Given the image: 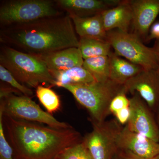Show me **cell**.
<instances>
[{
	"instance_id": "6da1fadb",
	"label": "cell",
	"mask_w": 159,
	"mask_h": 159,
	"mask_svg": "<svg viewBox=\"0 0 159 159\" xmlns=\"http://www.w3.org/2000/svg\"><path fill=\"white\" fill-rule=\"evenodd\" d=\"M0 39L6 45L36 56L78 48L79 43L68 15L5 27Z\"/></svg>"
},
{
	"instance_id": "7a4b0ae2",
	"label": "cell",
	"mask_w": 159,
	"mask_h": 159,
	"mask_svg": "<svg viewBox=\"0 0 159 159\" xmlns=\"http://www.w3.org/2000/svg\"><path fill=\"white\" fill-rule=\"evenodd\" d=\"M3 120L14 159H56L64 150L83 141L73 127L54 128L3 115Z\"/></svg>"
},
{
	"instance_id": "3957f363",
	"label": "cell",
	"mask_w": 159,
	"mask_h": 159,
	"mask_svg": "<svg viewBox=\"0 0 159 159\" xmlns=\"http://www.w3.org/2000/svg\"><path fill=\"white\" fill-rule=\"evenodd\" d=\"M0 65L27 87L54 86L55 80L42 60L7 45L1 48Z\"/></svg>"
},
{
	"instance_id": "277c9868",
	"label": "cell",
	"mask_w": 159,
	"mask_h": 159,
	"mask_svg": "<svg viewBox=\"0 0 159 159\" xmlns=\"http://www.w3.org/2000/svg\"><path fill=\"white\" fill-rule=\"evenodd\" d=\"M74 96L80 104L89 113L91 122H104L111 114L110 105L113 99L125 89L110 80L102 82L95 81L86 84H70L64 86Z\"/></svg>"
},
{
	"instance_id": "5b68a950",
	"label": "cell",
	"mask_w": 159,
	"mask_h": 159,
	"mask_svg": "<svg viewBox=\"0 0 159 159\" xmlns=\"http://www.w3.org/2000/svg\"><path fill=\"white\" fill-rule=\"evenodd\" d=\"M55 1L11 0L0 7V23L5 27L61 16Z\"/></svg>"
},
{
	"instance_id": "8992f818",
	"label": "cell",
	"mask_w": 159,
	"mask_h": 159,
	"mask_svg": "<svg viewBox=\"0 0 159 159\" xmlns=\"http://www.w3.org/2000/svg\"><path fill=\"white\" fill-rule=\"evenodd\" d=\"M107 40L114 53L144 70L157 69L156 54L153 48L144 45L134 33L114 30L107 32Z\"/></svg>"
},
{
	"instance_id": "52a82bcc",
	"label": "cell",
	"mask_w": 159,
	"mask_h": 159,
	"mask_svg": "<svg viewBox=\"0 0 159 159\" xmlns=\"http://www.w3.org/2000/svg\"><path fill=\"white\" fill-rule=\"evenodd\" d=\"M0 110L3 116L36 123H43L52 128L68 129L72 126L65 122H60L51 114L43 111L29 97L11 94L1 99Z\"/></svg>"
},
{
	"instance_id": "ba28073f",
	"label": "cell",
	"mask_w": 159,
	"mask_h": 159,
	"mask_svg": "<svg viewBox=\"0 0 159 159\" xmlns=\"http://www.w3.org/2000/svg\"><path fill=\"white\" fill-rule=\"evenodd\" d=\"M93 129L83 142L93 159H113L118 152L117 138L122 127L116 121L92 122Z\"/></svg>"
},
{
	"instance_id": "9c48e42d",
	"label": "cell",
	"mask_w": 159,
	"mask_h": 159,
	"mask_svg": "<svg viewBox=\"0 0 159 159\" xmlns=\"http://www.w3.org/2000/svg\"><path fill=\"white\" fill-rule=\"evenodd\" d=\"M129 99L130 116L125 126L129 130L159 143V127L151 110L140 96L135 93Z\"/></svg>"
},
{
	"instance_id": "30bf717a",
	"label": "cell",
	"mask_w": 159,
	"mask_h": 159,
	"mask_svg": "<svg viewBox=\"0 0 159 159\" xmlns=\"http://www.w3.org/2000/svg\"><path fill=\"white\" fill-rule=\"evenodd\" d=\"M126 92L137 93L150 109H159V70H144L124 84Z\"/></svg>"
},
{
	"instance_id": "8fae6325",
	"label": "cell",
	"mask_w": 159,
	"mask_h": 159,
	"mask_svg": "<svg viewBox=\"0 0 159 159\" xmlns=\"http://www.w3.org/2000/svg\"><path fill=\"white\" fill-rule=\"evenodd\" d=\"M118 151L130 152L142 158H150L159 154V143L129 130L126 126L121 129L117 138Z\"/></svg>"
},
{
	"instance_id": "7c38bea8",
	"label": "cell",
	"mask_w": 159,
	"mask_h": 159,
	"mask_svg": "<svg viewBox=\"0 0 159 159\" xmlns=\"http://www.w3.org/2000/svg\"><path fill=\"white\" fill-rule=\"evenodd\" d=\"M130 3L133 33L145 39L159 14V0H132Z\"/></svg>"
},
{
	"instance_id": "4fadbf2b",
	"label": "cell",
	"mask_w": 159,
	"mask_h": 159,
	"mask_svg": "<svg viewBox=\"0 0 159 159\" xmlns=\"http://www.w3.org/2000/svg\"><path fill=\"white\" fill-rule=\"evenodd\" d=\"M59 9L65 10L69 16L88 17L101 13L106 9L117 6V0H57Z\"/></svg>"
},
{
	"instance_id": "5bb4252c",
	"label": "cell",
	"mask_w": 159,
	"mask_h": 159,
	"mask_svg": "<svg viewBox=\"0 0 159 159\" xmlns=\"http://www.w3.org/2000/svg\"><path fill=\"white\" fill-rule=\"evenodd\" d=\"M101 14L107 32L114 30L128 32L132 21L130 1H120L117 6L104 10Z\"/></svg>"
},
{
	"instance_id": "9a60e30c",
	"label": "cell",
	"mask_w": 159,
	"mask_h": 159,
	"mask_svg": "<svg viewBox=\"0 0 159 159\" xmlns=\"http://www.w3.org/2000/svg\"><path fill=\"white\" fill-rule=\"evenodd\" d=\"M50 71H63L75 67L83 66L84 59L78 48L60 50L42 56H37Z\"/></svg>"
},
{
	"instance_id": "2e32d148",
	"label": "cell",
	"mask_w": 159,
	"mask_h": 159,
	"mask_svg": "<svg viewBox=\"0 0 159 159\" xmlns=\"http://www.w3.org/2000/svg\"><path fill=\"white\" fill-rule=\"evenodd\" d=\"M69 16L72 20L76 33L80 38L107 40V32L104 29L101 13L88 17Z\"/></svg>"
},
{
	"instance_id": "e0dca14e",
	"label": "cell",
	"mask_w": 159,
	"mask_h": 159,
	"mask_svg": "<svg viewBox=\"0 0 159 159\" xmlns=\"http://www.w3.org/2000/svg\"><path fill=\"white\" fill-rule=\"evenodd\" d=\"M110 58L109 79L120 85H124L129 80L143 70L140 66L123 59L112 52Z\"/></svg>"
},
{
	"instance_id": "ac0fdd59",
	"label": "cell",
	"mask_w": 159,
	"mask_h": 159,
	"mask_svg": "<svg viewBox=\"0 0 159 159\" xmlns=\"http://www.w3.org/2000/svg\"><path fill=\"white\" fill-rule=\"evenodd\" d=\"M50 71L55 80L54 86L58 87L96 81L92 74L83 66L75 67L66 70Z\"/></svg>"
},
{
	"instance_id": "d6986e66",
	"label": "cell",
	"mask_w": 159,
	"mask_h": 159,
	"mask_svg": "<svg viewBox=\"0 0 159 159\" xmlns=\"http://www.w3.org/2000/svg\"><path fill=\"white\" fill-rule=\"evenodd\" d=\"M78 48L84 60L91 57L109 56L112 52L110 43L105 40L81 38Z\"/></svg>"
},
{
	"instance_id": "ffe728a7",
	"label": "cell",
	"mask_w": 159,
	"mask_h": 159,
	"mask_svg": "<svg viewBox=\"0 0 159 159\" xmlns=\"http://www.w3.org/2000/svg\"><path fill=\"white\" fill-rule=\"evenodd\" d=\"M83 67L92 74L96 81L102 82L109 80V56L87 58L84 60Z\"/></svg>"
},
{
	"instance_id": "44dd1931",
	"label": "cell",
	"mask_w": 159,
	"mask_h": 159,
	"mask_svg": "<svg viewBox=\"0 0 159 159\" xmlns=\"http://www.w3.org/2000/svg\"><path fill=\"white\" fill-rule=\"evenodd\" d=\"M36 96L48 113L58 111L61 108L59 96L50 87L39 85L36 89Z\"/></svg>"
},
{
	"instance_id": "7402d4cb",
	"label": "cell",
	"mask_w": 159,
	"mask_h": 159,
	"mask_svg": "<svg viewBox=\"0 0 159 159\" xmlns=\"http://www.w3.org/2000/svg\"><path fill=\"white\" fill-rule=\"evenodd\" d=\"M0 79L7 83L16 90L24 96L31 97L33 96V92L31 89L23 85L16 80L7 69L0 65Z\"/></svg>"
},
{
	"instance_id": "603a6c76",
	"label": "cell",
	"mask_w": 159,
	"mask_h": 159,
	"mask_svg": "<svg viewBox=\"0 0 159 159\" xmlns=\"http://www.w3.org/2000/svg\"><path fill=\"white\" fill-rule=\"evenodd\" d=\"M56 159H93L83 141L69 147Z\"/></svg>"
},
{
	"instance_id": "cb8c5ba5",
	"label": "cell",
	"mask_w": 159,
	"mask_h": 159,
	"mask_svg": "<svg viewBox=\"0 0 159 159\" xmlns=\"http://www.w3.org/2000/svg\"><path fill=\"white\" fill-rule=\"evenodd\" d=\"M0 158L14 159L13 149L6 138L3 120L2 111L0 110Z\"/></svg>"
},
{
	"instance_id": "d4e9b609",
	"label": "cell",
	"mask_w": 159,
	"mask_h": 159,
	"mask_svg": "<svg viewBox=\"0 0 159 159\" xmlns=\"http://www.w3.org/2000/svg\"><path fill=\"white\" fill-rule=\"evenodd\" d=\"M127 93L125 89L119 93L113 99L110 105L111 114L114 115L122 109L129 107L130 100L126 96Z\"/></svg>"
},
{
	"instance_id": "484cf974",
	"label": "cell",
	"mask_w": 159,
	"mask_h": 159,
	"mask_svg": "<svg viewBox=\"0 0 159 159\" xmlns=\"http://www.w3.org/2000/svg\"><path fill=\"white\" fill-rule=\"evenodd\" d=\"M116 119L120 125H126L130 116V107H126L121 110L114 114Z\"/></svg>"
},
{
	"instance_id": "4316f807",
	"label": "cell",
	"mask_w": 159,
	"mask_h": 159,
	"mask_svg": "<svg viewBox=\"0 0 159 159\" xmlns=\"http://www.w3.org/2000/svg\"><path fill=\"white\" fill-rule=\"evenodd\" d=\"M154 39L155 41L159 40V20L154 23L152 26L145 40L148 42Z\"/></svg>"
},
{
	"instance_id": "83f0119b",
	"label": "cell",
	"mask_w": 159,
	"mask_h": 159,
	"mask_svg": "<svg viewBox=\"0 0 159 159\" xmlns=\"http://www.w3.org/2000/svg\"><path fill=\"white\" fill-rule=\"evenodd\" d=\"M13 93L21 94L19 92L12 87L6 86V85L1 84V91H0V97L1 99H3L5 97H8L9 95Z\"/></svg>"
},
{
	"instance_id": "f1b7e54d",
	"label": "cell",
	"mask_w": 159,
	"mask_h": 159,
	"mask_svg": "<svg viewBox=\"0 0 159 159\" xmlns=\"http://www.w3.org/2000/svg\"><path fill=\"white\" fill-rule=\"evenodd\" d=\"M118 152L122 159H159V154L154 157L145 158H142L137 156L127 151L119 150Z\"/></svg>"
},
{
	"instance_id": "f546056e",
	"label": "cell",
	"mask_w": 159,
	"mask_h": 159,
	"mask_svg": "<svg viewBox=\"0 0 159 159\" xmlns=\"http://www.w3.org/2000/svg\"><path fill=\"white\" fill-rule=\"evenodd\" d=\"M156 54L157 61L158 69L159 70V40H156L153 47Z\"/></svg>"
},
{
	"instance_id": "4dcf8cb0",
	"label": "cell",
	"mask_w": 159,
	"mask_h": 159,
	"mask_svg": "<svg viewBox=\"0 0 159 159\" xmlns=\"http://www.w3.org/2000/svg\"><path fill=\"white\" fill-rule=\"evenodd\" d=\"M113 159H122V157H120V156L119 155V154L118 153V152H117L116 155H115V156H114Z\"/></svg>"
},
{
	"instance_id": "1f68e13d",
	"label": "cell",
	"mask_w": 159,
	"mask_h": 159,
	"mask_svg": "<svg viewBox=\"0 0 159 159\" xmlns=\"http://www.w3.org/2000/svg\"><path fill=\"white\" fill-rule=\"evenodd\" d=\"M158 111V125L159 127V109Z\"/></svg>"
}]
</instances>
